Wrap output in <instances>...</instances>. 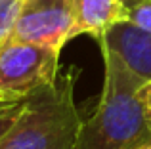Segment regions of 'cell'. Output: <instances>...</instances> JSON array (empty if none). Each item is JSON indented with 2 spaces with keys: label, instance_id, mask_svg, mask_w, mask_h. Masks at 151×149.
I'll return each instance as SVG.
<instances>
[{
  "label": "cell",
  "instance_id": "cell-8",
  "mask_svg": "<svg viewBox=\"0 0 151 149\" xmlns=\"http://www.w3.org/2000/svg\"><path fill=\"white\" fill-rule=\"evenodd\" d=\"M25 100H6V97H0V142L6 138V134L12 130L15 120L19 119L23 107H25Z\"/></svg>",
  "mask_w": 151,
  "mask_h": 149
},
{
  "label": "cell",
  "instance_id": "cell-1",
  "mask_svg": "<svg viewBox=\"0 0 151 149\" xmlns=\"http://www.w3.org/2000/svg\"><path fill=\"white\" fill-rule=\"evenodd\" d=\"M105 74L94 113L82 120L73 149H144L151 128L138 90L144 82L111 50L101 48Z\"/></svg>",
  "mask_w": 151,
  "mask_h": 149
},
{
  "label": "cell",
  "instance_id": "cell-7",
  "mask_svg": "<svg viewBox=\"0 0 151 149\" xmlns=\"http://www.w3.org/2000/svg\"><path fill=\"white\" fill-rule=\"evenodd\" d=\"M126 21L151 31V0H121Z\"/></svg>",
  "mask_w": 151,
  "mask_h": 149
},
{
  "label": "cell",
  "instance_id": "cell-3",
  "mask_svg": "<svg viewBox=\"0 0 151 149\" xmlns=\"http://www.w3.org/2000/svg\"><path fill=\"white\" fill-rule=\"evenodd\" d=\"M59 54L48 46L6 38L0 44V97L25 100L54 84L59 74Z\"/></svg>",
  "mask_w": 151,
  "mask_h": 149
},
{
  "label": "cell",
  "instance_id": "cell-6",
  "mask_svg": "<svg viewBox=\"0 0 151 149\" xmlns=\"http://www.w3.org/2000/svg\"><path fill=\"white\" fill-rule=\"evenodd\" d=\"M124 19L126 14L121 0H73L71 38L90 34L100 40L107 29Z\"/></svg>",
  "mask_w": 151,
  "mask_h": 149
},
{
  "label": "cell",
  "instance_id": "cell-11",
  "mask_svg": "<svg viewBox=\"0 0 151 149\" xmlns=\"http://www.w3.org/2000/svg\"><path fill=\"white\" fill-rule=\"evenodd\" d=\"M144 149H151V142H149V143H147V145H145Z\"/></svg>",
  "mask_w": 151,
  "mask_h": 149
},
{
  "label": "cell",
  "instance_id": "cell-10",
  "mask_svg": "<svg viewBox=\"0 0 151 149\" xmlns=\"http://www.w3.org/2000/svg\"><path fill=\"white\" fill-rule=\"evenodd\" d=\"M138 100H140L142 107H144L145 119H147L149 128H151V80L147 82V84H144L140 90H138Z\"/></svg>",
  "mask_w": 151,
  "mask_h": 149
},
{
  "label": "cell",
  "instance_id": "cell-5",
  "mask_svg": "<svg viewBox=\"0 0 151 149\" xmlns=\"http://www.w3.org/2000/svg\"><path fill=\"white\" fill-rule=\"evenodd\" d=\"M100 46L117 54L144 84L151 80V31L124 19L103 33Z\"/></svg>",
  "mask_w": 151,
  "mask_h": 149
},
{
  "label": "cell",
  "instance_id": "cell-2",
  "mask_svg": "<svg viewBox=\"0 0 151 149\" xmlns=\"http://www.w3.org/2000/svg\"><path fill=\"white\" fill-rule=\"evenodd\" d=\"M78 73V67H67L54 84L31 94L0 149H73L82 126L75 105Z\"/></svg>",
  "mask_w": 151,
  "mask_h": 149
},
{
  "label": "cell",
  "instance_id": "cell-4",
  "mask_svg": "<svg viewBox=\"0 0 151 149\" xmlns=\"http://www.w3.org/2000/svg\"><path fill=\"white\" fill-rule=\"evenodd\" d=\"M73 0H21L10 40L59 50L71 40Z\"/></svg>",
  "mask_w": 151,
  "mask_h": 149
},
{
  "label": "cell",
  "instance_id": "cell-9",
  "mask_svg": "<svg viewBox=\"0 0 151 149\" xmlns=\"http://www.w3.org/2000/svg\"><path fill=\"white\" fill-rule=\"evenodd\" d=\"M19 8H21V0H0V44L10 37Z\"/></svg>",
  "mask_w": 151,
  "mask_h": 149
}]
</instances>
